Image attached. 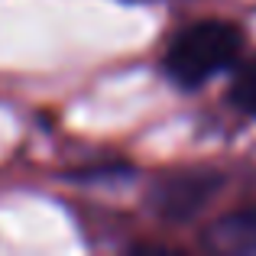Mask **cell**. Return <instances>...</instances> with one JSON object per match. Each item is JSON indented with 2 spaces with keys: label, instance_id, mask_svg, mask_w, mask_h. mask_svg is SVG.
I'll use <instances>...</instances> for the list:
<instances>
[{
  "label": "cell",
  "instance_id": "4",
  "mask_svg": "<svg viewBox=\"0 0 256 256\" xmlns=\"http://www.w3.org/2000/svg\"><path fill=\"white\" fill-rule=\"evenodd\" d=\"M230 100L246 114H256V58L250 65H244L237 75V82L230 88Z\"/></svg>",
  "mask_w": 256,
  "mask_h": 256
},
{
  "label": "cell",
  "instance_id": "3",
  "mask_svg": "<svg viewBox=\"0 0 256 256\" xmlns=\"http://www.w3.org/2000/svg\"><path fill=\"white\" fill-rule=\"evenodd\" d=\"M204 240L218 253H256V204L244 208V211H230L220 220H214Z\"/></svg>",
  "mask_w": 256,
  "mask_h": 256
},
{
  "label": "cell",
  "instance_id": "1",
  "mask_svg": "<svg viewBox=\"0 0 256 256\" xmlns=\"http://www.w3.org/2000/svg\"><path fill=\"white\" fill-rule=\"evenodd\" d=\"M240 49H244L240 26L227 23V20H198L169 42L162 65L175 84L198 88L211 75L230 68Z\"/></svg>",
  "mask_w": 256,
  "mask_h": 256
},
{
  "label": "cell",
  "instance_id": "2",
  "mask_svg": "<svg viewBox=\"0 0 256 256\" xmlns=\"http://www.w3.org/2000/svg\"><path fill=\"white\" fill-rule=\"evenodd\" d=\"M224 175L208 169V166H192V169H175L159 175L146 192V204L152 214H159L169 224H182L201 214L211 198L220 192Z\"/></svg>",
  "mask_w": 256,
  "mask_h": 256
}]
</instances>
